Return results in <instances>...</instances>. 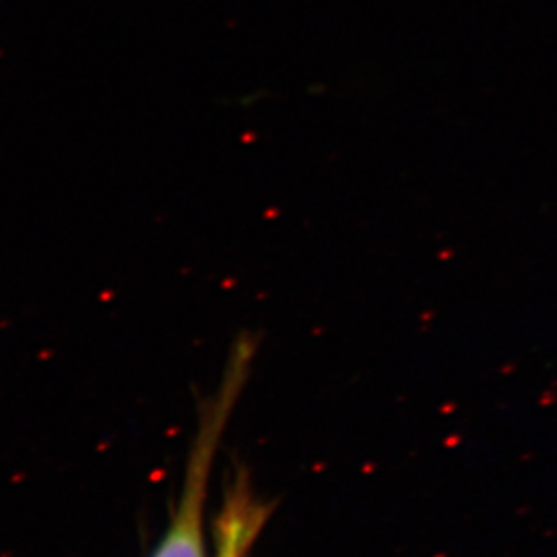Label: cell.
<instances>
[{"instance_id":"1","label":"cell","mask_w":557,"mask_h":557,"mask_svg":"<svg viewBox=\"0 0 557 557\" xmlns=\"http://www.w3.org/2000/svg\"><path fill=\"white\" fill-rule=\"evenodd\" d=\"M258 346L259 337L252 332L239 333L234 338L225 371L221 376L223 381L220 382L214 398L205 409V418L201 420V428L188 463L182 504L177 507V515L172 521L171 529L166 531L163 542L156 548L152 557H205L201 521L210 469L221 433L231 418L243 387L247 384L248 373L252 370L253 359L258 355Z\"/></svg>"},{"instance_id":"2","label":"cell","mask_w":557,"mask_h":557,"mask_svg":"<svg viewBox=\"0 0 557 557\" xmlns=\"http://www.w3.org/2000/svg\"><path fill=\"white\" fill-rule=\"evenodd\" d=\"M264 507L256 504L250 494L237 487L226 502L225 512L220 521L218 554L215 557H245L253 537L263 527Z\"/></svg>"}]
</instances>
